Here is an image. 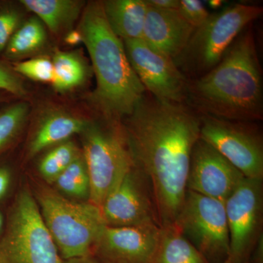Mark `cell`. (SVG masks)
I'll list each match as a JSON object with an SVG mask.
<instances>
[{"instance_id":"1","label":"cell","mask_w":263,"mask_h":263,"mask_svg":"<svg viewBox=\"0 0 263 263\" xmlns=\"http://www.w3.org/2000/svg\"><path fill=\"white\" fill-rule=\"evenodd\" d=\"M123 129L135 166L149 184L161 228L173 226L185 195L192 152L200 139V116L186 104L146 93Z\"/></svg>"},{"instance_id":"2","label":"cell","mask_w":263,"mask_h":263,"mask_svg":"<svg viewBox=\"0 0 263 263\" xmlns=\"http://www.w3.org/2000/svg\"><path fill=\"white\" fill-rule=\"evenodd\" d=\"M252 26L242 31L215 67L189 80L186 104L197 114L235 122L262 120V70Z\"/></svg>"},{"instance_id":"3","label":"cell","mask_w":263,"mask_h":263,"mask_svg":"<svg viewBox=\"0 0 263 263\" xmlns=\"http://www.w3.org/2000/svg\"><path fill=\"white\" fill-rule=\"evenodd\" d=\"M79 31L96 76L95 105L103 117L121 121L133 113L146 91L129 63L124 42L109 27L102 2L85 8Z\"/></svg>"},{"instance_id":"4","label":"cell","mask_w":263,"mask_h":263,"mask_svg":"<svg viewBox=\"0 0 263 263\" xmlns=\"http://www.w3.org/2000/svg\"><path fill=\"white\" fill-rule=\"evenodd\" d=\"M257 5L235 3L211 14L195 29L182 52L174 62L189 80L206 74L223 57L242 31L262 14Z\"/></svg>"},{"instance_id":"5","label":"cell","mask_w":263,"mask_h":263,"mask_svg":"<svg viewBox=\"0 0 263 263\" xmlns=\"http://www.w3.org/2000/svg\"><path fill=\"white\" fill-rule=\"evenodd\" d=\"M37 202L62 259L91 254L105 226L100 208L90 202L72 201L50 188L40 190Z\"/></svg>"},{"instance_id":"6","label":"cell","mask_w":263,"mask_h":263,"mask_svg":"<svg viewBox=\"0 0 263 263\" xmlns=\"http://www.w3.org/2000/svg\"><path fill=\"white\" fill-rule=\"evenodd\" d=\"M89 124L84 133V157L89 176V202L101 208L107 196L135 166L123 126Z\"/></svg>"},{"instance_id":"7","label":"cell","mask_w":263,"mask_h":263,"mask_svg":"<svg viewBox=\"0 0 263 263\" xmlns=\"http://www.w3.org/2000/svg\"><path fill=\"white\" fill-rule=\"evenodd\" d=\"M35 199L24 190L17 197L0 241V263H62Z\"/></svg>"},{"instance_id":"8","label":"cell","mask_w":263,"mask_h":263,"mask_svg":"<svg viewBox=\"0 0 263 263\" xmlns=\"http://www.w3.org/2000/svg\"><path fill=\"white\" fill-rule=\"evenodd\" d=\"M174 224L209 263H223L229 257L224 202L186 190Z\"/></svg>"},{"instance_id":"9","label":"cell","mask_w":263,"mask_h":263,"mask_svg":"<svg viewBox=\"0 0 263 263\" xmlns=\"http://www.w3.org/2000/svg\"><path fill=\"white\" fill-rule=\"evenodd\" d=\"M199 116L200 139L215 148L245 178L262 179V136L256 123Z\"/></svg>"},{"instance_id":"10","label":"cell","mask_w":263,"mask_h":263,"mask_svg":"<svg viewBox=\"0 0 263 263\" xmlns=\"http://www.w3.org/2000/svg\"><path fill=\"white\" fill-rule=\"evenodd\" d=\"M123 42L129 63L147 93L161 101L186 104L189 79L172 58L143 40Z\"/></svg>"},{"instance_id":"11","label":"cell","mask_w":263,"mask_h":263,"mask_svg":"<svg viewBox=\"0 0 263 263\" xmlns=\"http://www.w3.org/2000/svg\"><path fill=\"white\" fill-rule=\"evenodd\" d=\"M262 181L245 178L224 201L229 257L234 263L247 262L258 235L262 219Z\"/></svg>"},{"instance_id":"12","label":"cell","mask_w":263,"mask_h":263,"mask_svg":"<svg viewBox=\"0 0 263 263\" xmlns=\"http://www.w3.org/2000/svg\"><path fill=\"white\" fill-rule=\"evenodd\" d=\"M100 210L107 226H160L149 184L136 166L109 194Z\"/></svg>"},{"instance_id":"13","label":"cell","mask_w":263,"mask_h":263,"mask_svg":"<svg viewBox=\"0 0 263 263\" xmlns=\"http://www.w3.org/2000/svg\"><path fill=\"white\" fill-rule=\"evenodd\" d=\"M160 235L157 224L105 226L91 254L100 263H152Z\"/></svg>"},{"instance_id":"14","label":"cell","mask_w":263,"mask_h":263,"mask_svg":"<svg viewBox=\"0 0 263 263\" xmlns=\"http://www.w3.org/2000/svg\"><path fill=\"white\" fill-rule=\"evenodd\" d=\"M245 176L210 144L199 139L190 160L186 190L224 202Z\"/></svg>"},{"instance_id":"15","label":"cell","mask_w":263,"mask_h":263,"mask_svg":"<svg viewBox=\"0 0 263 263\" xmlns=\"http://www.w3.org/2000/svg\"><path fill=\"white\" fill-rule=\"evenodd\" d=\"M195 30L178 10L148 6L142 40L174 60L186 47Z\"/></svg>"},{"instance_id":"16","label":"cell","mask_w":263,"mask_h":263,"mask_svg":"<svg viewBox=\"0 0 263 263\" xmlns=\"http://www.w3.org/2000/svg\"><path fill=\"white\" fill-rule=\"evenodd\" d=\"M109 27L122 41L142 40L147 6L145 0L102 2Z\"/></svg>"},{"instance_id":"17","label":"cell","mask_w":263,"mask_h":263,"mask_svg":"<svg viewBox=\"0 0 263 263\" xmlns=\"http://www.w3.org/2000/svg\"><path fill=\"white\" fill-rule=\"evenodd\" d=\"M89 123L67 114H53L38 128L29 145V155L34 156L48 147L64 143L73 135L83 133Z\"/></svg>"},{"instance_id":"18","label":"cell","mask_w":263,"mask_h":263,"mask_svg":"<svg viewBox=\"0 0 263 263\" xmlns=\"http://www.w3.org/2000/svg\"><path fill=\"white\" fill-rule=\"evenodd\" d=\"M22 4L39 17L53 33L69 28L80 14L83 2L73 0H22Z\"/></svg>"},{"instance_id":"19","label":"cell","mask_w":263,"mask_h":263,"mask_svg":"<svg viewBox=\"0 0 263 263\" xmlns=\"http://www.w3.org/2000/svg\"><path fill=\"white\" fill-rule=\"evenodd\" d=\"M152 263H209L174 224L161 228Z\"/></svg>"},{"instance_id":"20","label":"cell","mask_w":263,"mask_h":263,"mask_svg":"<svg viewBox=\"0 0 263 263\" xmlns=\"http://www.w3.org/2000/svg\"><path fill=\"white\" fill-rule=\"evenodd\" d=\"M53 88L59 92L69 91L84 82L87 69L80 59L69 52L58 51L53 60Z\"/></svg>"},{"instance_id":"21","label":"cell","mask_w":263,"mask_h":263,"mask_svg":"<svg viewBox=\"0 0 263 263\" xmlns=\"http://www.w3.org/2000/svg\"><path fill=\"white\" fill-rule=\"evenodd\" d=\"M46 41V29L41 21L29 19L10 38L6 47L7 57L19 58L30 54L42 48Z\"/></svg>"},{"instance_id":"22","label":"cell","mask_w":263,"mask_h":263,"mask_svg":"<svg viewBox=\"0 0 263 263\" xmlns=\"http://www.w3.org/2000/svg\"><path fill=\"white\" fill-rule=\"evenodd\" d=\"M53 183L65 195L89 200V176L83 155L78 156Z\"/></svg>"},{"instance_id":"23","label":"cell","mask_w":263,"mask_h":263,"mask_svg":"<svg viewBox=\"0 0 263 263\" xmlns=\"http://www.w3.org/2000/svg\"><path fill=\"white\" fill-rule=\"evenodd\" d=\"M80 154L73 142L65 141L57 145L40 162L41 176L47 182L53 183Z\"/></svg>"},{"instance_id":"24","label":"cell","mask_w":263,"mask_h":263,"mask_svg":"<svg viewBox=\"0 0 263 263\" xmlns=\"http://www.w3.org/2000/svg\"><path fill=\"white\" fill-rule=\"evenodd\" d=\"M27 111L28 107L25 103H18L0 114V149L18 133Z\"/></svg>"},{"instance_id":"25","label":"cell","mask_w":263,"mask_h":263,"mask_svg":"<svg viewBox=\"0 0 263 263\" xmlns=\"http://www.w3.org/2000/svg\"><path fill=\"white\" fill-rule=\"evenodd\" d=\"M14 70L32 80L41 82H52L53 79V65L46 58H34L14 65Z\"/></svg>"},{"instance_id":"26","label":"cell","mask_w":263,"mask_h":263,"mask_svg":"<svg viewBox=\"0 0 263 263\" xmlns=\"http://www.w3.org/2000/svg\"><path fill=\"white\" fill-rule=\"evenodd\" d=\"M178 11L195 29L205 23L211 15L200 0H179Z\"/></svg>"},{"instance_id":"27","label":"cell","mask_w":263,"mask_h":263,"mask_svg":"<svg viewBox=\"0 0 263 263\" xmlns=\"http://www.w3.org/2000/svg\"><path fill=\"white\" fill-rule=\"evenodd\" d=\"M20 15L13 10L0 12V52L6 48L18 27Z\"/></svg>"},{"instance_id":"28","label":"cell","mask_w":263,"mask_h":263,"mask_svg":"<svg viewBox=\"0 0 263 263\" xmlns=\"http://www.w3.org/2000/svg\"><path fill=\"white\" fill-rule=\"evenodd\" d=\"M0 89L6 90L13 95H22L25 93L23 84L18 78L0 64Z\"/></svg>"},{"instance_id":"29","label":"cell","mask_w":263,"mask_h":263,"mask_svg":"<svg viewBox=\"0 0 263 263\" xmlns=\"http://www.w3.org/2000/svg\"><path fill=\"white\" fill-rule=\"evenodd\" d=\"M148 6L156 9L178 10L179 0H145Z\"/></svg>"},{"instance_id":"30","label":"cell","mask_w":263,"mask_h":263,"mask_svg":"<svg viewBox=\"0 0 263 263\" xmlns=\"http://www.w3.org/2000/svg\"><path fill=\"white\" fill-rule=\"evenodd\" d=\"M10 175L7 169L0 168V199L4 197L9 187Z\"/></svg>"},{"instance_id":"31","label":"cell","mask_w":263,"mask_h":263,"mask_svg":"<svg viewBox=\"0 0 263 263\" xmlns=\"http://www.w3.org/2000/svg\"><path fill=\"white\" fill-rule=\"evenodd\" d=\"M65 42L70 46H76L83 43V37L80 31L72 30L66 34Z\"/></svg>"},{"instance_id":"32","label":"cell","mask_w":263,"mask_h":263,"mask_svg":"<svg viewBox=\"0 0 263 263\" xmlns=\"http://www.w3.org/2000/svg\"><path fill=\"white\" fill-rule=\"evenodd\" d=\"M62 263H100L92 254L63 259Z\"/></svg>"},{"instance_id":"33","label":"cell","mask_w":263,"mask_h":263,"mask_svg":"<svg viewBox=\"0 0 263 263\" xmlns=\"http://www.w3.org/2000/svg\"><path fill=\"white\" fill-rule=\"evenodd\" d=\"M224 1H221V0H211V1H208V5L212 9L216 10L220 8L223 4H224Z\"/></svg>"},{"instance_id":"34","label":"cell","mask_w":263,"mask_h":263,"mask_svg":"<svg viewBox=\"0 0 263 263\" xmlns=\"http://www.w3.org/2000/svg\"><path fill=\"white\" fill-rule=\"evenodd\" d=\"M3 216H2V214H0V230H1L2 228H3Z\"/></svg>"},{"instance_id":"35","label":"cell","mask_w":263,"mask_h":263,"mask_svg":"<svg viewBox=\"0 0 263 263\" xmlns=\"http://www.w3.org/2000/svg\"><path fill=\"white\" fill-rule=\"evenodd\" d=\"M223 263H234L233 260H232V259L230 258V257H228V259H226V261H224Z\"/></svg>"}]
</instances>
